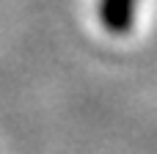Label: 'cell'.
Returning a JSON list of instances; mask_svg holds the SVG:
<instances>
[{
  "mask_svg": "<svg viewBox=\"0 0 157 154\" xmlns=\"http://www.w3.org/2000/svg\"><path fill=\"white\" fill-rule=\"evenodd\" d=\"M138 6L141 0H97V17L110 36H127L138 22Z\"/></svg>",
  "mask_w": 157,
  "mask_h": 154,
  "instance_id": "obj_1",
  "label": "cell"
}]
</instances>
